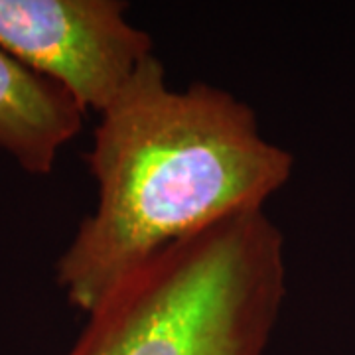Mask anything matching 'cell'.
Returning <instances> with one entry per match:
<instances>
[{"instance_id": "cell-1", "label": "cell", "mask_w": 355, "mask_h": 355, "mask_svg": "<svg viewBox=\"0 0 355 355\" xmlns=\"http://www.w3.org/2000/svg\"><path fill=\"white\" fill-rule=\"evenodd\" d=\"M85 162L97 205L55 261L58 286L85 314L166 247L265 209L294 168L251 105L203 81L168 87L156 53L99 114Z\"/></svg>"}, {"instance_id": "cell-2", "label": "cell", "mask_w": 355, "mask_h": 355, "mask_svg": "<svg viewBox=\"0 0 355 355\" xmlns=\"http://www.w3.org/2000/svg\"><path fill=\"white\" fill-rule=\"evenodd\" d=\"M284 298L282 231L243 211L119 280L65 355H265Z\"/></svg>"}, {"instance_id": "cell-3", "label": "cell", "mask_w": 355, "mask_h": 355, "mask_svg": "<svg viewBox=\"0 0 355 355\" xmlns=\"http://www.w3.org/2000/svg\"><path fill=\"white\" fill-rule=\"evenodd\" d=\"M123 0H0V50L101 114L154 55Z\"/></svg>"}, {"instance_id": "cell-4", "label": "cell", "mask_w": 355, "mask_h": 355, "mask_svg": "<svg viewBox=\"0 0 355 355\" xmlns=\"http://www.w3.org/2000/svg\"><path fill=\"white\" fill-rule=\"evenodd\" d=\"M83 114L64 87L0 50V150L22 170L50 174L60 150L79 135Z\"/></svg>"}]
</instances>
